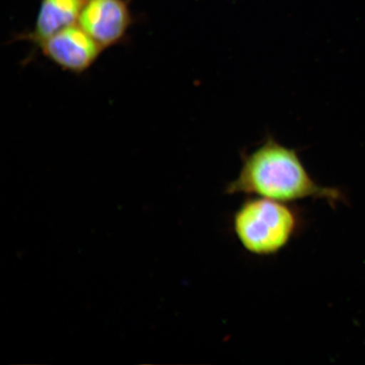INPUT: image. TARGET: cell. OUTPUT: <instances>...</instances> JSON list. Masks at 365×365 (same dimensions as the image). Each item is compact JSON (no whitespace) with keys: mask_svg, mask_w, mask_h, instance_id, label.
Segmentation results:
<instances>
[{"mask_svg":"<svg viewBox=\"0 0 365 365\" xmlns=\"http://www.w3.org/2000/svg\"><path fill=\"white\" fill-rule=\"evenodd\" d=\"M225 194L258 196L291 203L299 200H325L331 207L344 202L336 188L319 185L304 165L295 149L285 147L272 136L250 153L242 155V165Z\"/></svg>","mask_w":365,"mask_h":365,"instance_id":"1","label":"cell"},{"mask_svg":"<svg viewBox=\"0 0 365 365\" xmlns=\"http://www.w3.org/2000/svg\"><path fill=\"white\" fill-rule=\"evenodd\" d=\"M301 227L298 210L289 203L251 196L232 216V230L243 248L257 257L284 250Z\"/></svg>","mask_w":365,"mask_h":365,"instance_id":"2","label":"cell"},{"mask_svg":"<svg viewBox=\"0 0 365 365\" xmlns=\"http://www.w3.org/2000/svg\"><path fill=\"white\" fill-rule=\"evenodd\" d=\"M132 22L129 0H88L77 24L105 48L120 42Z\"/></svg>","mask_w":365,"mask_h":365,"instance_id":"3","label":"cell"},{"mask_svg":"<svg viewBox=\"0 0 365 365\" xmlns=\"http://www.w3.org/2000/svg\"><path fill=\"white\" fill-rule=\"evenodd\" d=\"M36 44L50 61L73 73L88 70L103 49L78 24L68 26Z\"/></svg>","mask_w":365,"mask_h":365,"instance_id":"4","label":"cell"},{"mask_svg":"<svg viewBox=\"0 0 365 365\" xmlns=\"http://www.w3.org/2000/svg\"><path fill=\"white\" fill-rule=\"evenodd\" d=\"M86 0H41L34 29L26 38L38 43L77 24Z\"/></svg>","mask_w":365,"mask_h":365,"instance_id":"5","label":"cell"}]
</instances>
